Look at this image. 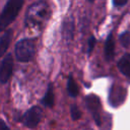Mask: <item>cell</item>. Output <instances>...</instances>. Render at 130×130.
Wrapping results in <instances>:
<instances>
[{
    "label": "cell",
    "mask_w": 130,
    "mask_h": 130,
    "mask_svg": "<svg viewBox=\"0 0 130 130\" xmlns=\"http://www.w3.org/2000/svg\"><path fill=\"white\" fill-rule=\"evenodd\" d=\"M50 9L45 0H39L34 2L25 13L24 22L28 27L42 28L49 18Z\"/></svg>",
    "instance_id": "obj_1"
},
{
    "label": "cell",
    "mask_w": 130,
    "mask_h": 130,
    "mask_svg": "<svg viewBox=\"0 0 130 130\" xmlns=\"http://www.w3.org/2000/svg\"><path fill=\"white\" fill-rule=\"evenodd\" d=\"M23 0H7L0 14V30H4L17 17L22 8Z\"/></svg>",
    "instance_id": "obj_2"
},
{
    "label": "cell",
    "mask_w": 130,
    "mask_h": 130,
    "mask_svg": "<svg viewBox=\"0 0 130 130\" xmlns=\"http://www.w3.org/2000/svg\"><path fill=\"white\" fill-rule=\"evenodd\" d=\"M36 54V42L32 39H23L15 45V56L19 62H29Z\"/></svg>",
    "instance_id": "obj_3"
},
{
    "label": "cell",
    "mask_w": 130,
    "mask_h": 130,
    "mask_svg": "<svg viewBox=\"0 0 130 130\" xmlns=\"http://www.w3.org/2000/svg\"><path fill=\"white\" fill-rule=\"evenodd\" d=\"M84 101H85L86 108L90 112L94 122L96 123V125H99L101 127V125H102V114H101L102 113V104H101L100 99L94 94H88Z\"/></svg>",
    "instance_id": "obj_4"
},
{
    "label": "cell",
    "mask_w": 130,
    "mask_h": 130,
    "mask_svg": "<svg viewBox=\"0 0 130 130\" xmlns=\"http://www.w3.org/2000/svg\"><path fill=\"white\" fill-rule=\"evenodd\" d=\"M43 117V111L40 107H31L30 109H28L22 116L21 121L23 123L24 126L28 127V128H36Z\"/></svg>",
    "instance_id": "obj_5"
},
{
    "label": "cell",
    "mask_w": 130,
    "mask_h": 130,
    "mask_svg": "<svg viewBox=\"0 0 130 130\" xmlns=\"http://www.w3.org/2000/svg\"><path fill=\"white\" fill-rule=\"evenodd\" d=\"M13 58L11 56V54H7L1 61L0 64V82L2 84L6 83L13 72Z\"/></svg>",
    "instance_id": "obj_6"
},
{
    "label": "cell",
    "mask_w": 130,
    "mask_h": 130,
    "mask_svg": "<svg viewBox=\"0 0 130 130\" xmlns=\"http://www.w3.org/2000/svg\"><path fill=\"white\" fill-rule=\"evenodd\" d=\"M126 93H127L126 89L123 88L122 86L113 85L109 94V103H111V105H113L114 107H118L124 102L126 98Z\"/></svg>",
    "instance_id": "obj_7"
},
{
    "label": "cell",
    "mask_w": 130,
    "mask_h": 130,
    "mask_svg": "<svg viewBox=\"0 0 130 130\" xmlns=\"http://www.w3.org/2000/svg\"><path fill=\"white\" fill-rule=\"evenodd\" d=\"M117 66L123 75L130 78V54H124L118 61Z\"/></svg>",
    "instance_id": "obj_8"
},
{
    "label": "cell",
    "mask_w": 130,
    "mask_h": 130,
    "mask_svg": "<svg viewBox=\"0 0 130 130\" xmlns=\"http://www.w3.org/2000/svg\"><path fill=\"white\" fill-rule=\"evenodd\" d=\"M11 39H12V30L11 29L4 31V34L1 36V38H0V58L2 56H4V54L6 53Z\"/></svg>",
    "instance_id": "obj_9"
},
{
    "label": "cell",
    "mask_w": 130,
    "mask_h": 130,
    "mask_svg": "<svg viewBox=\"0 0 130 130\" xmlns=\"http://www.w3.org/2000/svg\"><path fill=\"white\" fill-rule=\"evenodd\" d=\"M55 103V94H54V88L52 84H49L47 91L44 95V98L42 99V104L48 108H52L54 106Z\"/></svg>",
    "instance_id": "obj_10"
},
{
    "label": "cell",
    "mask_w": 130,
    "mask_h": 130,
    "mask_svg": "<svg viewBox=\"0 0 130 130\" xmlns=\"http://www.w3.org/2000/svg\"><path fill=\"white\" fill-rule=\"evenodd\" d=\"M114 52H115V43L113 40V35L110 34L109 37L107 38V41L105 43V55L107 60H112L114 57Z\"/></svg>",
    "instance_id": "obj_11"
},
{
    "label": "cell",
    "mask_w": 130,
    "mask_h": 130,
    "mask_svg": "<svg viewBox=\"0 0 130 130\" xmlns=\"http://www.w3.org/2000/svg\"><path fill=\"white\" fill-rule=\"evenodd\" d=\"M73 30H74L73 21H72V19L69 20V18H68L63 23V27H62V36H63V38L66 41H70L72 39V37H73Z\"/></svg>",
    "instance_id": "obj_12"
},
{
    "label": "cell",
    "mask_w": 130,
    "mask_h": 130,
    "mask_svg": "<svg viewBox=\"0 0 130 130\" xmlns=\"http://www.w3.org/2000/svg\"><path fill=\"white\" fill-rule=\"evenodd\" d=\"M67 92H68V94L71 98H76L78 95V93H79L78 85L74 81V79H73L72 76H69L68 77V80H67Z\"/></svg>",
    "instance_id": "obj_13"
},
{
    "label": "cell",
    "mask_w": 130,
    "mask_h": 130,
    "mask_svg": "<svg viewBox=\"0 0 130 130\" xmlns=\"http://www.w3.org/2000/svg\"><path fill=\"white\" fill-rule=\"evenodd\" d=\"M70 116L72 118V120L74 121H77L80 119L81 117V112L79 110V108L76 106V105H72L70 107Z\"/></svg>",
    "instance_id": "obj_14"
},
{
    "label": "cell",
    "mask_w": 130,
    "mask_h": 130,
    "mask_svg": "<svg viewBox=\"0 0 130 130\" xmlns=\"http://www.w3.org/2000/svg\"><path fill=\"white\" fill-rule=\"evenodd\" d=\"M94 45H95V39L94 37H90L88 40V44H87V53H90L93 50Z\"/></svg>",
    "instance_id": "obj_15"
},
{
    "label": "cell",
    "mask_w": 130,
    "mask_h": 130,
    "mask_svg": "<svg viewBox=\"0 0 130 130\" xmlns=\"http://www.w3.org/2000/svg\"><path fill=\"white\" fill-rule=\"evenodd\" d=\"M120 40H121V42H122V44L126 47V46H128L129 45V34L128 32H125V34H123L121 37H120Z\"/></svg>",
    "instance_id": "obj_16"
},
{
    "label": "cell",
    "mask_w": 130,
    "mask_h": 130,
    "mask_svg": "<svg viewBox=\"0 0 130 130\" xmlns=\"http://www.w3.org/2000/svg\"><path fill=\"white\" fill-rule=\"evenodd\" d=\"M128 0H113V3L116 7H122L127 3Z\"/></svg>",
    "instance_id": "obj_17"
},
{
    "label": "cell",
    "mask_w": 130,
    "mask_h": 130,
    "mask_svg": "<svg viewBox=\"0 0 130 130\" xmlns=\"http://www.w3.org/2000/svg\"><path fill=\"white\" fill-rule=\"evenodd\" d=\"M0 130H10L7 123L2 119H0Z\"/></svg>",
    "instance_id": "obj_18"
},
{
    "label": "cell",
    "mask_w": 130,
    "mask_h": 130,
    "mask_svg": "<svg viewBox=\"0 0 130 130\" xmlns=\"http://www.w3.org/2000/svg\"><path fill=\"white\" fill-rule=\"evenodd\" d=\"M89 1H90V2H93V1H94V0H89Z\"/></svg>",
    "instance_id": "obj_19"
}]
</instances>
